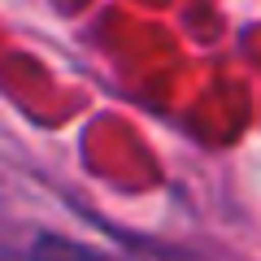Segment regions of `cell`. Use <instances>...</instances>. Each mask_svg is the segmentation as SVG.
<instances>
[{"mask_svg": "<svg viewBox=\"0 0 261 261\" xmlns=\"http://www.w3.org/2000/svg\"><path fill=\"white\" fill-rule=\"evenodd\" d=\"M13 261H113V257H100V252L79 248V244H65V240H35V244H27Z\"/></svg>", "mask_w": 261, "mask_h": 261, "instance_id": "obj_1", "label": "cell"}]
</instances>
